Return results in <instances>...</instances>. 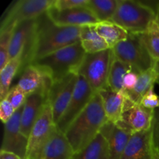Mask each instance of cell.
Wrapping results in <instances>:
<instances>
[{
	"label": "cell",
	"instance_id": "cell-1",
	"mask_svg": "<svg viewBox=\"0 0 159 159\" xmlns=\"http://www.w3.org/2000/svg\"><path fill=\"white\" fill-rule=\"evenodd\" d=\"M81 27L59 26L54 23L47 12L37 18V24L30 46L22 56L20 70L34 61L69 45L80 42Z\"/></svg>",
	"mask_w": 159,
	"mask_h": 159
},
{
	"label": "cell",
	"instance_id": "cell-2",
	"mask_svg": "<svg viewBox=\"0 0 159 159\" xmlns=\"http://www.w3.org/2000/svg\"><path fill=\"white\" fill-rule=\"evenodd\" d=\"M107 121L99 93H95L89 103L75 119L65 131V137L74 153L88 146Z\"/></svg>",
	"mask_w": 159,
	"mask_h": 159
},
{
	"label": "cell",
	"instance_id": "cell-3",
	"mask_svg": "<svg viewBox=\"0 0 159 159\" xmlns=\"http://www.w3.org/2000/svg\"><path fill=\"white\" fill-rule=\"evenodd\" d=\"M85 54L81 43L78 42L37 59L32 64L48 73L54 82L71 73L78 74Z\"/></svg>",
	"mask_w": 159,
	"mask_h": 159
},
{
	"label": "cell",
	"instance_id": "cell-4",
	"mask_svg": "<svg viewBox=\"0 0 159 159\" xmlns=\"http://www.w3.org/2000/svg\"><path fill=\"white\" fill-rule=\"evenodd\" d=\"M156 11L141 1L119 0L111 21L124 28L129 34H144L155 20Z\"/></svg>",
	"mask_w": 159,
	"mask_h": 159
},
{
	"label": "cell",
	"instance_id": "cell-5",
	"mask_svg": "<svg viewBox=\"0 0 159 159\" xmlns=\"http://www.w3.org/2000/svg\"><path fill=\"white\" fill-rule=\"evenodd\" d=\"M112 49L113 54L140 74L154 67L152 58L144 43L143 34H129L128 37Z\"/></svg>",
	"mask_w": 159,
	"mask_h": 159
},
{
	"label": "cell",
	"instance_id": "cell-6",
	"mask_svg": "<svg viewBox=\"0 0 159 159\" xmlns=\"http://www.w3.org/2000/svg\"><path fill=\"white\" fill-rule=\"evenodd\" d=\"M112 56V49H108L95 54H86L84 57L78 75L85 78L94 93L107 86Z\"/></svg>",
	"mask_w": 159,
	"mask_h": 159
},
{
	"label": "cell",
	"instance_id": "cell-7",
	"mask_svg": "<svg viewBox=\"0 0 159 159\" xmlns=\"http://www.w3.org/2000/svg\"><path fill=\"white\" fill-rule=\"evenodd\" d=\"M55 0H19L14 2L5 12L0 28L16 26L21 22L36 20L46 13Z\"/></svg>",
	"mask_w": 159,
	"mask_h": 159
},
{
	"label": "cell",
	"instance_id": "cell-8",
	"mask_svg": "<svg viewBox=\"0 0 159 159\" xmlns=\"http://www.w3.org/2000/svg\"><path fill=\"white\" fill-rule=\"evenodd\" d=\"M55 127L52 107L48 102L28 137L26 159H41L43 148Z\"/></svg>",
	"mask_w": 159,
	"mask_h": 159
},
{
	"label": "cell",
	"instance_id": "cell-9",
	"mask_svg": "<svg viewBox=\"0 0 159 159\" xmlns=\"http://www.w3.org/2000/svg\"><path fill=\"white\" fill-rule=\"evenodd\" d=\"M154 116L155 110L145 108L126 96L121 118L116 124L134 134L150 130L153 124Z\"/></svg>",
	"mask_w": 159,
	"mask_h": 159
},
{
	"label": "cell",
	"instance_id": "cell-10",
	"mask_svg": "<svg viewBox=\"0 0 159 159\" xmlns=\"http://www.w3.org/2000/svg\"><path fill=\"white\" fill-rule=\"evenodd\" d=\"M94 95L95 93L85 78L81 75H78L77 82L69 104L61 119L56 124L57 130L65 134L70 124L89 103Z\"/></svg>",
	"mask_w": 159,
	"mask_h": 159
},
{
	"label": "cell",
	"instance_id": "cell-11",
	"mask_svg": "<svg viewBox=\"0 0 159 159\" xmlns=\"http://www.w3.org/2000/svg\"><path fill=\"white\" fill-rule=\"evenodd\" d=\"M78 74L71 73L60 80L54 82L48 95V102L52 107L54 124H57L66 110L75 87L77 82Z\"/></svg>",
	"mask_w": 159,
	"mask_h": 159
},
{
	"label": "cell",
	"instance_id": "cell-12",
	"mask_svg": "<svg viewBox=\"0 0 159 159\" xmlns=\"http://www.w3.org/2000/svg\"><path fill=\"white\" fill-rule=\"evenodd\" d=\"M23 107L15 112L13 116L4 125L2 151L11 152L21 159H26L28 138L21 133V116Z\"/></svg>",
	"mask_w": 159,
	"mask_h": 159
},
{
	"label": "cell",
	"instance_id": "cell-13",
	"mask_svg": "<svg viewBox=\"0 0 159 159\" xmlns=\"http://www.w3.org/2000/svg\"><path fill=\"white\" fill-rule=\"evenodd\" d=\"M49 92L50 88L43 83L38 90L26 97L21 116V133L26 138L48 102Z\"/></svg>",
	"mask_w": 159,
	"mask_h": 159
},
{
	"label": "cell",
	"instance_id": "cell-14",
	"mask_svg": "<svg viewBox=\"0 0 159 159\" xmlns=\"http://www.w3.org/2000/svg\"><path fill=\"white\" fill-rule=\"evenodd\" d=\"M47 15L59 26L82 27L99 23L86 6L65 10H57L52 6L47 12Z\"/></svg>",
	"mask_w": 159,
	"mask_h": 159
},
{
	"label": "cell",
	"instance_id": "cell-15",
	"mask_svg": "<svg viewBox=\"0 0 159 159\" xmlns=\"http://www.w3.org/2000/svg\"><path fill=\"white\" fill-rule=\"evenodd\" d=\"M120 159H155L152 129L132 134Z\"/></svg>",
	"mask_w": 159,
	"mask_h": 159
},
{
	"label": "cell",
	"instance_id": "cell-16",
	"mask_svg": "<svg viewBox=\"0 0 159 159\" xmlns=\"http://www.w3.org/2000/svg\"><path fill=\"white\" fill-rule=\"evenodd\" d=\"M37 24V19L26 20L16 25L9 48V61L23 56L30 46Z\"/></svg>",
	"mask_w": 159,
	"mask_h": 159
},
{
	"label": "cell",
	"instance_id": "cell-17",
	"mask_svg": "<svg viewBox=\"0 0 159 159\" xmlns=\"http://www.w3.org/2000/svg\"><path fill=\"white\" fill-rule=\"evenodd\" d=\"M99 133L108 142L109 159L120 158L132 134L109 120L102 126Z\"/></svg>",
	"mask_w": 159,
	"mask_h": 159
},
{
	"label": "cell",
	"instance_id": "cell-18",
	"mask_svg": "<svg viewBox=\"0 0 159 159\" xmlns=\"http://www.w3.org/2000/svg\"><path fill=\"white\" fill-rule=\"evenodd\" d=\"M74 152L65 134L55 127L47 142L41 159H70Z\"/></svg>",
	"mask_w": 159,
	"mask_h": 159
},
{
	"label": "cell",
	"instance_id": "cell-19",
	"mask_svg": "<svg viewBox=\"0 0 159 159\" xmlns=\"http://www.w3.org/2000/svg\"><path fill=\"white\" fill-rule=\"evenodd\" d=\"M102 100L107 120L116 124L120 120L125 101V93L116 92L109 87L102 89L99 92Z\"/></svg>",
	"mask_w": 159,
	"mask_h": 159
},
{
	"label": "cell",
	"instance_id": "cell-20",
	"mask_svg": "<svg viewBox=\"0 0 159 159\" xmlns=\"http://www.w3.org/2000/svg\"><path fill=\"white\" fill-rule=\"evenodd\" d=\"M46 73L34 64L28 65L22 70L17 86L26 95L32 94L44 83Z\"/></svg>",
	"mask_w": 159,
	"mask_h": 159
},
{
	"label": "cell",
	"instance_id": "cell-21",
	"mask_svg": "<svg viewBox=\"0 0 159 159\" xmlns=\"http://www.w3.org/2000/svg\"><path fill=\"white\" fill-rule=\"evenodd\" d=\"M80 43L86 54H95L111 49L96 31L95 25L81 27Z\"/></svg>",
	"mask_w": 159,
	"mask_h": 159
},
{
	"label": "cell",
	"instance_id": "cell-22",
	"mask_svg": "<svg viewBox=\"0 0 159 159\" xmlns=\"http://www.w3.org/2000/svg\"><path fill=\"white\" fill-rule=\"evenodd\" d=\"M98 34L108 43L110 48H113L120 42L128 37L129 33L111 20L99 22L95 25Z\"/></svg>",
	"mask_w": 159,
	"mask_h": 159
},
{
	"label": "cell",
	"instance_id": "cell-23",
	"mask_svg": "<svg viewBox=\"0 0 159 159\" xmlns=\"http://www.w3.org/2000/svg\"><path fill=\"white\" fill-rule=\"evenodd\" d=\"M157 79L158 74L154 65L150 69L140 73L135 88L132 91L124 92V93L132 101L140 103L143 96L157 83Z\"/></svg>",
	"mask_w": 159,
	"mask_h": 159
},
{
	"label": "cell",
	"instance_id": "cell-24",
	"mask_svg": "<svg viewBox=\"0 0 159 159\" xmlns=\"http://www.w3.org/2000/svg\"><path fill=\"white\" fill-rule=\"evenodd\" d=\"M70 159H109L108 142L99 133L88 146L73 154Z\"/></svg>",
	"mask_w": 159,
	"mask_h": 159
},
{
	"label": "cell",
	"instance_id": "cell-25",
	"mask_svg": "<svg viewBox=\"0 0 159 159\" xmlns=\"http://www.w3.org/2000/svg\"><path fill=\"white\" fill-rule=\"evenodd\" d=\"M130 71H132V68L130 65L116 58L113 54L107 79V87L114 91L124 93V77Z\"/></svg>",
	"mask_w": 159,
	"mask_h": 159
},
{
	"label": "cell",
	"instance_id": "cell-26",
	"mask_svg": "<svg viewBox=\"0 0 159 159\" xmlns=\"http://www.w3.org/2000/svg\"><path fill=\"white\" fill-rule=\"evenodd\" d=\"M22 56L9 61L4 68L0 70V99L3 100L10 90L12 81L22 67Z\"/></svg>",
	"mask_w": 159,
	"mask_h": 159
},
{
	"label": "cell",
	"instance_id": "cell-27",
	"mask_svg": "<svg viewBox=\"0 0 159 159\" xmlns=\"http://www.w3.org/2000/svg\"><path fill=\"white\" fill-rule=\"evenodd\" d=\"M119 0H89L86 7L99 22L111 20L116 12Z\"/></svg>",
	"mask_w": 159,
	"mask_h": 159
},
{
	"label": "cell",
	"instance_id": "cell-28",
	"mask_svg": "<svg viewBox=\"0 0 159 159\" xmlns=\"http://www.w3.org/2000/svg\"><path fill=\"white\" fill-rule=\"evenodd\" d=\"M144 43L149 54L155 61H159V29L155 20L151 24L148 30L143 34Z\"/></svg>",
	"mask_w": 159,
	"mask_h": 159
},
{
	"label": "cell",
	"instance_id": "cell-29",
	"mask_svg": "<svg viewBox=\"0 0 159 159\" xmlns=\"http://www.w3.org/2000/svg\"><path fill=\"white\" fill-rule=\"evenodd\" d=\"M15 26L0 28V70L9 61L10 42Z\"/></svg>",
	"mask_w": 159,
	"mask_h": 159
},
{
	"label": "cell",
	"instance_id": "cell-30",
	"mask_svg": "<svg viewBox=\"0 0 159 159\" xmlns=\"http://www.w3.org/2000/svg\"><path fill=\"white\" fill-rule=\"evenodd\" d=\"M26 97L27 96L17 85H15L10 89L5 99L9 100L14 109L17 110L24 105Z\"/></svg>",
	"mask_w": 159,
	"mask_h": 159
},
{
	"label": "cell",
	"instance_id": "cell-31",
	"mask_svg": "<svg viewBox=\"0 0 159 159\" xmlns=\"http://www.w3.org/2000/svg\"><path fill=\"white\" fill-rule=\"evenodd\" d=\"M140 104L149 110H155L159 108V96L154 91V87L143 96Z\"/></svg>",
	"mask_w": 159,
	"mask_h": 159
},
{
	"label": "cell",
	"instance_id": "cell-32",
	"mask_svg": "<svg viewBox=\"0 0 159 159\" xmlns=\"http://www.w3.org/2000/svg\"><path fill=\"white\" fill-rule=\"evenodd\" d=\"M89 0H55L53 7L57 10L74 9L86 6Z\"/></svg>",
	"mask_w": 159,
	"mask_h": 159
},
{
	"label": "cell",
	"instance_id": "cell-33",
	"mask_svg": "<svg viewBox=\"0 0 159 159\" xmlns=\"http://www.w3.org/2000/svg\"><path fill=\"white\" fill-rule=\"evenodd\" d=\"M16 110L14 109L12 104L6 99H4L1 101L0 103V119L2 123L6 124L9 120L12 118L14 113Z\"/></svg>",
	"mask_w": 159,
	"mask_h": 159
},
{
	"label": "cell",
	"instance_id": "cell-34",
	"mask_svg": "<svg viewBox=\"0 0 159 159\" xmlns=\"http://www.w3.org/2000/svg\"><path fill=\"white\" fill-rule=\"evenodd\" d=\"M139 74L134 71H130L125 75L124 79V91L130 92L135 88L138 82Z\"/></svg>",
	"mask_w": 159,
	"mask_h": 159
},
{
	"label": "cell",
	"instance_id": "cell-35",
	"mask_svg": "<svg viewBox=\"0 0 159 159\" xmlns=\"http://www.w3.org/2000/svg\"><path fill=\"white\" fill-rule=\"evenodd\" d=\"M152 129L154 147L159 151V108L155 110V116H154Z\"/></svg>",
	"mask_w": 159,
	"mask_h": 159
},
{
	"label": "cell",
	"instance_id": "cell-36",
	"mask_svg": "<svg viewBox=\"0 0 159 159\" xmlns=\"http://www.w3.org/2000/svg\"><path fill=\"white\" fill-rule=\"evenodd\" d=\"M0 159H21L16 155L11 152H6V151H2L0 153Z\"/></svg>",
	"mask_w": 159,
	"mask_h": 159
},
{
	"label": "cell",
	"instance_id": "cell-37",
	"mask_svg": "<svg viewBox=\"0 0 159 159\" xmlns=\"http://www.w3.org/2000/svg\"><path fill=\"white\" fill-rule=\"evenodd\" d=\"M155 23H156L157 26H158L159 29V3L157 6L156 9V13H155Z\"/></svg>",
	"mask_w": 159,
	"mask_h": 159
},
{
	"label": "cell",
	"instance_id": "cell-38",
	"mask_svg": "<svg viewBox=\"0 0 159 159\" xmlns=\"http://www.w3.org/2000/svg\"><path fill=\"white\" fill-rule=\"evenodd\" d=\"M155 69H156L157 74H158V79H157V83H158L159 85V61H155Z\"/></svg>",
	"mask_w": 159,
	"mask_h": 159
},
{
	"label": "cell",
	"instance_id": "cell-39",
	"mask_svg": "<svg viewBox=\"0 0 159 159\" xmlns=\"http://www.w3.org/2000/svg\"><path fill=\"white\" fill-rule=\"evenodd\" d=\"M155 159H159V151L155 148Z\"/></svg>",
	"mask_w": 159,
	"mask_h": 159
}]
</instances>
